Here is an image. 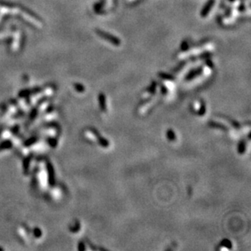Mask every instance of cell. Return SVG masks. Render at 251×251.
Masks as SVG:
<instances>
[{
	"mask_svg": "<svg viewBox=\"0 0 251 251\" xmlns=\"http://www.w3.org/2000/svg\"><path fill=\"white\" fill-rule=\"evenodd\" d=\"M214 2H215V0H209L208 2L206 3V6L204 7L203 9H202V13H201L202 16H205V15H207V13L210 11V9L211 8V7L214 4Z\"/></svg>",
	"mask_w": 251,
	"mask_h": 251,
	"instance_id": "7a4b0ae2",
	"label": "cell"
},
{
	"mask_svg": "<svg viewBox=\"0 0 251 251\" xmlns=\"http://www.w3.org/2000/svg\"><path fill=\"white\" fill-rule=\"evenodd\" d=\"M97 33L101 36V37H103V39H105L107 41L110 42L113 44L115 46H120V40L119 38H117L116 36H113V35L110 34V33H108L104 32L103 30H100V29H97Z\"/></svg>",
	"mask_w": 251,
	"mask_h": 251,
	"instance_id": "6da1fadb",
	"label": "cell"
}]
</instances>
